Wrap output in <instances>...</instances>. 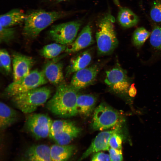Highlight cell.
Instances as JSON below:
<instances>
[{
    "instance_id": "ba28073f",
    "label": "cell",
    "mask_w": 161,
    "mask_h": 161,
    "mask_svg": "<svg viewBox=\"0 0 161 161\" xmlns=\"http://www.w3.org/2000/svg\"><path fill=\"white\" fill-rule=\"evenodd\" d=\"M53 121L47 114L35 113L30 115L26 121L27 129L37 140L49 137Z\"/></svg>"
},
{
    "instance_id": "d6a6232c",
    "label": "cell",
    "mask_w": 161,
    "mask_h": 161,
    "mask_svg": "<svg viewBox=\"0 0 161 161\" xmlns=\"http://www.w3.org/2000/svg\"><path fill=\"white\" fill-rule=\"evenodd\" d=\"M128 93L129 95L131 97H134L137 94V89L134 86V84L133 83L130 85L129 90Z\"/></svg>"
},
{
    "instance_id": "4316f807",
    "label": "cell",
    "mask_w": 161,
    "mask_h": 161,
    "mask_svg": "<svg viewBox=\"0 0 161 161\" xmlns=\"http://www.w3.org/2000/svg\"><path fill=\"white\" fill-rule=\"evenodd\" d=\"M150 42L155 49L161 52V27L154 26L150 35Z\"/></svg>"
},
{
    "instance_id": "9a60e30c",
    "label": "cell",
    "mask_w": 161,
    "mask_h": 161,
    "mask_svg": "<svg viewBox=\"0 0 161 161\" xmlns=\"http://www.w3.org/2000/svg\"><path fill=\"white\" fill-rule=\"evenodd\" d=\"M18 161H52L50 147L45 144H38L28 148Z\"/></svg>"
},
{
    "instance_id": "7402d4cb",
    "label": "cell",
    "mask_w": 161,
    "mask_h": 161,
    "mask_svg": "<svg viewBox=\"0 0 161 161\" xmlns=\"http://www.w3.org/2000/svg\"><path fill=\"white\" fill-rule=\"evenodd\" d=\"M117 20L121 26L129 28L136 25L139 19L138 17L130 9L121 7L118 13Z\"/></svg>"
},
{
    "instance_id": "9c48e42d",
    "label": "cell",
    "mask_w": 161,
    "mask_h": 161,
    "mask_svg": "<svg viewBox=\"0 0 161 161\" xmlns=\"http://www.w3.org/2000/svg\"><path fill=\"white\" fill-rule=\"evenodd\" d=\"M130 81L126 71L119 64L106 71L105 83L117 93H127L130 86Z\"/></svg>"
},
{
    "instance_id": "8992f818",
    "label": "cell",
    "mask_w": 161,
    "mask_h": 161,
    "mask_svg": "<svg viewBox=\"0 0 161 161\" xmlns=\"http://www.w3.org/2000/svg\"><path fill=\"white\" fill-rule=\"evenodd\" d=\"M82 22L78 20L53 25L48 31V35L55 42L67 45L75 39Z\"/></svg>"
},
{
    "instance_id": "83f0119b",
    "label": "cell",
    "mask_w": 161,
    "mask_h": 161,
    "mask_svg": "<svg viewBox=\"0 0 161 161\" xmlns=\"http://www.w3.org/2000/svg\"><path fill=\"white\" fill-rule=\"evenodd\" d=\"M150 15L152 20L161 24V0H156L153 2Z\"/></svg>"
},
{
    "instance_id": "8fae6325",
    "label": "cell",
    "mask_w": 161,
    "mask_h": 161,
    "mask_svg": "<svg viewBox=\"0 0 161 161\" xmlns=\"http://www.w3.org/2000/svg\"><path fill=\"white\" fill-rule=\"evenodd\" d=\"M34 61L31 57L20 53H14L13 56V81H18L30 72Z\"/></svg>"
},
{
    "instance_id": "484cf974",
    "label": "cell",
    "mask_w": 161,
    "mask_h": 161,
    "mask_svg": "<svg viewBox=\"0 0 161 161\" xmlns=\"http://www.w3.org/2000/svg\"><path fill=\"white\" fill-rule=\"evenodd\" d=\"M16 30L13 27H4L0 26V42L1 43L8 44L15 38Z\"/></svg>"
},
{
    "instance_id": "3957f363",
    "label": "cell",
    "mask_w": 161,
    "mask_h": 161,
    "mask_svg": "<svg viewBox=\"0 0 161 161\" xmlns=\"http://www.w3.org/2000/svg\"><path fill=\"white\" fill-rule=\"evenodd\" d=\"M114 20L113 16L109 13L105 15L98 23L95 37L97 53L100 56L112 53L118 45L114 25Z\"/></svg>"
},
{
    "instance_id": "f1b7e54d",
    "label": "cell",
    "mask_w": 161,
    "mask_h": 161,
    "mask_svg": "<svg viewBox=\"0 0 161 161\" xmlns=\"http://www.w3.org/2000/svg\"><path fill=\"white\" fill-rule=\"evenodd\" d=\"M72 123L71 121L65 120H56L53 121L49 137H50Z\"/></svg>"
},
{
    "instance_id": "30bf717a",
    "label": "cell",
    "mask_w": 161,
    "mask_h": 161,
    "mask_svg": "<svg viewBox=\"0 0 161 161\" xmlns=\"http://www.w3.org/2000/svg\"><path fill=\"white\" fill-rule=\"evenodd\" d=\"M100 70V66L95 64L78 71L74 73L70 84L78 91L86 87L94 82Z\"/></svg>"
},
{
    "instance_id": "4fadbf2b",
    "label": "cell",
    "mask_w": 161,
    "mask_h": 161,
    "mask_svg": "<svg viewBox=\"0 0 161 161\" xmlns=\"http://www.w3.org/2000/svg\"><path fill=\"white\" fill-rule=\"evenodd\" d=\"M92 31L90 24L86 25L74 41L66 45L64 52L66 53H74L92 44L94 41Z\"/></svg>"
},
{
    "instance_id": "836d02e7",
    "label": "cell",
    "mask_w": 161,
    "mask_h": 161,
    "mask_svg": "<svg viewBox=\"0 0 161 161\" xmlns=\"http://www.w3.org/2000/svg\"><path fill=\"white\" fill-rule=\"evenodd\" d=\"M47 1L54 3H58L62 1H67L70 0H46Z\"/></svg>"
},
{
    "instance_id": "4dcf8cb0",
    "label": "cell",
    "mask_w": 161,
    "mask_h": 161,
    "mask_svg": "<svg viewBox=\"0 0 161 161\" xmlns=\"http://www.w3.org/2000/svg\"><path fill=\"white\" fill-rule=\"evenodd\" d=\"M109 152L110 161H123V157L121 150L110 148Z\"/></svg>"
},
{
    "instance_id": "7a4b0ae2",
    "label": "cell",
    "mask_w": 161,
    "mask_h": 161,
    "mask_svg": "<svg viewBox=\"0 0 161 161\" xmlns=\"http://www.w3.org/2000/svg\"><path fill=\"white\" fill-rule=\"evenodd\" d=\"M67 14L63 11H47L41 9L30 11L26 14L23 35L30 39L35 38L44 29Z\"/></svg>"
},
{
    "instance_id": "5b68a950",
    "label": "cell",
    "mask_w": 161,
    "mask_h": 161,
    "mask_svg": "<svg viewBox=\"0 0 161 161\" xmlns=\"http://www.w3.org/2000/svg\"><path fill=\"white\" fill-rule=\"evenodd\" d=\"M48 81L42 71L33 70L23 78L10 84L5 89L4 93L8 96L12 97L39 87Z\"/></svg>"
},
{
    "instance_id": "ac0fdd59",
    "label": "cell",
    "mask_w": 161,
    "mask_h": 161,
    "mask_svg": "<svg viewBox=\"0 0 161 161\" xmlns=\"http://www.w3.org/2000/svg\"><path fill=\"white\" fill-rule=\"evenodd\" d=\"M26 16L24 12L18 8L12 9L0 17V26L3 27H12L24 22Z\"/></svg>"
},
{
    "instance_id": "f546056e",
    "label": "cell",
    "mask_w": 161,
    "mask_h": 161,
    "mask_svg": "<svg viewBox=\"0 0 161 161\" xmlns=\"http://www.w3.org/2000/svg\"><path fill=\"white\" fill-rule=\"evenodd\" d=\"M118 131H117L112 135L109 140V145L111 148L122 150L123 138L118 134Z\"/></svg>"
},
{
    "instance_id": "52a82bcc",
    "label": "cell",
    "mask_w": 161,
    "mask_h": 161,
    "mask_svg": "<svg viewBox=\"0 0 161 161\" xmlns=\"http://www.w3.org/2000/svg\"><path fill=\"white\" fill-rule=\"evenodd\" d=\"M120 117L117 111L106 103H102L94 112L92 128L95 130L100 131L110 128L117 123Z\"/></svg>"
},
{
    "instance_id": "277c9868",
    "label": "cell",
    "mask_w": 161,
    "mask_h": 161,
    "mask_svg": "<svg viewBox=\"0 0 161 161\" xmlns=\"http://www.w3.org/2000/svg\"><path fill=\"white\" fill-rule=\"evenodd\" d=\"M52 92L49 87H39L12 97V101L22 112L30 114L45 103L50 97Z\"/></svg>"
},
{
    "instance_id": "6da1fadb",
    "label": "cell",
    "mask_w": 161,
    "mask_h": 161,
    "mask_svg": "<svg viewBox=\"0 0 161 161\" xmlns=\"http://www.w3.org/2000/svg\"><path fill=\"white\" fill-rule=\"evenodd\" d=\"M78 91L70 84L62 82L58 85L55 94L47 102V108L54 114L62 117L76 115Z\"/></svg>"
},
{
    "instance_id": "e0dca14e",
    "label": "cell",
    "mask_w": 161,
    "mask_h": 161,
    "mask_svg": "<svg viewBox=\"0 0 161 161\" xmlns=\"http://www.w3.org/2000/svg\"><path fill=\"white\" fill-rule=\"evenodd\" d=\"M92 58L91 52L88 50L79 53L72 58L66 68L65 77H68L77 71L87 67Z\"/></svg>"
},
{
    "instance_id": "cb8c5ba5",
    "label": "cell",
    "mask_w": 161,
    "mask_h": 161,
    "mask_svg": "<svg viewBox=\"0 0 161 161\" xmlns=\"http://www.w3.org/2000/svg\"><path fill=\"white\" fill-rule=\"evenodd\" d=\"M151 32L143 27L136 29L134 32L132 40L134 45L137 48L140 47L150 35Z\"/></svg>"
},
{
    "instance_id": "603a6c76",
    "label": "cell",
    "mask_w": 161,
    "mask_h": 161,
    "mask_svg": "<svg viewBox=\"0 0 161 161\" xmlns=\"http://www.w3.org/2000/svg\"><path fill=\"white\" fill-rule=\"evenodd\" d=\"M66 45L55 42L44 46L40 50V55L48 59H53L57 57L62 52H65Z\"/></svg>"
},
{
    "instance_id": "d6986e66",
    "label": "cell",
    "mask_w": 161,
    "mask_h": 161,
    "mask_svg": "<svg viewBox=\"0 0 161 161\" xmlns=\"http://www.w3.org/2000/svg\"><path fill=\"white\" fill-rule=\"evenodd\" d=\"M75 150L73 145H61L57 144L50 147V154L52 161H67Z\"/></svg>"
},
{
    "instance_id": "1f68e13d",
    "label": "cell",
    "mask_w": 161,
    "mask_h": 161,
    "mask_svg": "<svg viewBox=\"0 0 161 161\" xmlns=\"http://www.w3.org/2000/svg\"><path fill=\"white\" fill-rule=\"evenodd\" d=\"M91 161H110V159L109 154L98 152L93 156Z\"/></svg>"
},
{
    "instance_id": "44dd1931",
    "label": "cell",
    "mask_w": 161,
    "mask_h": 161,
    "mask_svg": "<svg viewBox=\"0 0 161 161\" xmlns=\"http://www.w3.org/2000/svg\"><path fill=\"white\" fill-rule=\"evenodd\" d=\"M17 112L3 102L0 103V129L5 130L17 120Z\"/></svg>"
},
{
    "instance_id": "7c38bea8",
    "label": "cell",
    "mask_w": 161,
    "mask_h": 161,
    "mask_svg": "<svg viewBox=\"0 0 161 161\" xmlns=\"http://www.w3.org/2000/svg\"><path fill=\"white\" fill-rule=\"evenodd\" d=\"M118 130V128L117 127L114 129L99 133L78 161H81L93 153L101 151L109 150L110 148L109 145L110 138L114 132Z\"/></svg>"
},
{
    "instance_id": "5bb4252c",
    "label": "cell",
    "mask_w": 161,
    "mask_h": 161,
    "mask_svg": "<svg viewBox=\"0 0 161 161\" xmlns=\"http://www.w3.org/2000/svg\"><path fill=\"white\" fill-rule=\"evenodd\" d=\"M54 59L45 64L42 72L48 81L54 85H58L64 79L63 64L59 61L60 58Z\"/></svg>"
},
{
    "instance_id": "ffe728a7",
    "label": "cell",
    "mask_w": 161,
    "mask_h": 161,
    "mask_svg": "<svg viewBox=\"0 0 161 161\" xmlns=\"http://www.w3.org/2000/svg\"><path fill=\"white\" fill-rule=\"evenodd\" d=\"M96 98L89 94H78L76 103L78 114L89 116L92 112L96 102Z\"/></svg>"
},
{
    "instance_id": "d4e9b609",
    "label": "cell",
    "mask_w": 161,
    "mask_h": 161,
    "mask_svg": "<svg viewBox=\"0 0 161 161\" xmlns=\"http://www.w3.org/2000/svg\"><path fill=\"white\" fill-rule=\"evenodd\" d=\"M0 70L2 73L8 74L11 71V59L7 51L5 49L0 50Z\"/></svg>"
},
{
    "instance_id": "2e32d148",
    "label": "cell",
    "mask_w": 161,
    "mask_h": 161,
    "mask_svg": "<svg viewBox=\"0 0 161 161\" xmlns=\"http://www.w3.org/2000/svg\"><path fill=\"white\" fill-rule=\"evenodd\" d=\"M80 129L73 123L56 132L49 138L56 144L66 145L69 144L80 133Z\"/></svg>"
}]
</instances>
